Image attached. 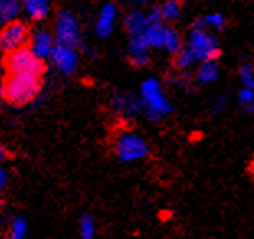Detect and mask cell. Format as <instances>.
<instances>
[{
  "label": "cell",
  "mask_w": 254,
  "mask_h": 239,
  "mask_svg": "<svg viewBox=\"0 0 254 239\" xmlns=\"http://www.w3.org/2000/svg\"><path fill=\"white\" fill-rule=\"evenodd\" d=\"M149 51H151V48L148 45V41L144 40L143 35L129 36V43H128L129 56H138V54H149Z\"/></svg>",
  "instance_id": "cell-18"
},
{
  "label": "cell",
  "mask_w": 254,
  "mask_h": 239,
  "mask_svg": "<svg viewBox=\"0 0 254 239\" xmlns=\"http://www.w3.org/2000/svg\"><path fill=\"white\" fill-rule=\"evenodd\" d=\"M149 62V54H138V56H129V64L133 67H144Z\"/></svg>",
  "instance_id": "cell-25"
},
{
  "label": "cell",
  "mask_w": 254,
  "mask_h": 239,
  "mask_svg": "<svg viewBox=\"0 0 254 239\" xmlns=\"http://www.w3.org/2000/svg\"><path fill=\"white\" fill-rule=\"evenodd\" d=\"M23 12L33 21L45 20L51 12V0H23Z\"/></svg>",
  "instance_id": "cell-14"
},
{
  "label": "cell",
  "mask_w": 254,
  "mask_h": 239,
  "mask_svg": "<svg viewBox=\"0 0 254 239\" xmlns=\"http://www.w3.org/2000/svg\"><path fill=\"white\" fill-rule=\"evenodd\" d=\"M113 108L125 117H133L136 113L143 112L141 97H133L128 94H118L113 97Z\"/></svg>",
  "instance_id": "cell-13"
},
{
  "label": "cell",
  "mask_w": 254,
  "mask_h": 239,
  "mask_svg": "<svg viewBox=\"0 0 254 239\" xmlns=\"http://www.w3.org/2000/svg\"><path fill=\"white\" fill-rule=\"evenodd\" d=\"M159 12L166 23H172L182 13V0H163L159 3Z\"/></svg>",
  "instance_id": "cell-17"
},
{
  "label": "cell",
  "mask_w": 254,
  "mask_h": 239,
  "mask_svg": "<svg viewBox=\"0 0 254 239\" xmlns=\"http://www.w3.org/2000/svg\"><path fill=\"white\" fill-rule=\"evenodd\" d=\"M55 36L61 45L77 48L82 41V30H80L79 20L67 10H61L56 15L55 21Z\"/></svg>",
  "instance_id": "cell-8"
},
{
  "label": "cell",
  "mask_w": 254,
  "mask_h": 239,
  "mask_svg": "<svg viewBox=\"0 0 254 239\" xmlns=\"http://www.w3.org/2000/svg\"><path fill=\"white\" fill-rule=\"evenodd\" d=\"M7 182H8V174L5 169H2V174H0V183H2L3 188H5V185H7Z\"/></svg>",
  "instance_id": "cell-27"
},
{
  "label": "cell",
  "mask_w": 254,
  "mask_h": 239,
  "mask_svg": "<svg viewBox=\"0 0 254 239\" xmlns=\"http://www.w3.org/2000/svg\"><path fill=\"white\" fill-rule=\"evenodd\" d=\"M143 36L148 41L151 50H166L171 54H177L184 48L181 35L172 26L167 25L166 21L149 25Z\"/></svg>",
  "instance_id": "cell-5"
},
{
  "label": "cell",
  "mask_w": 254,
  "mask_h": 239,
  "mask_svg": "<svg viewBox=\"0 0 254 239\" xmlns=\"http://www.w3.org/2000/svg\"><path fill=\"white\" fill-rule=\"evenodd\" d=\"M250 174H251V177L254 179V159L251 161V164H250Z\"/></svg>",
  "instance_id": "cell-29"
},
{
  "label": "cell",
  "mask_w": 254,
  "mask_h": 239,
  "mask_svg": "<svg viewBox=\"0 0 254 239\" xmlns=\"http://www.w3.org/2000/svg\"><path fill=\"white\" fill-rule=\"evenodd\" d=\"M223 107H225V99H218L217 100V107H215V112H220Z\"/></svg>",
  "instance_id": "cell-28"
},
{
  "label": "cell",
  "mask_w": 254,
  "mask_h": 239,
  "mask_svg": "<svg viewBox=\"0 0 254 239\" xmlns=\"http://www.w3.org/2000/svg\"><path fill=\"white\" fill-rule=\"evenodd\" d=\"M139 97L143 102V112L151 121L158 123L172 112L171 102L163 89V84L158 79H146L139 89Z\"/></svg>",
  "instance_id": "cell-3"
},
{
  "label": "cell",
  "mask_w": 254,
  "mask_h": 239,
  "mask_svg": "<svg viewBox=\"0 0 254 239\" xmlns=\"http://www.w3.org/2000/svg\"><path fill=\"white\" fill-rule=\"evenodd\" d=\"M5 74H23V75H36L45 77L46 62L45 59L31 51L30 46L20 48L17 51L7 53L3 59Z\"/></svg>",
  "instance_id": "cell-4"
},
{
  "label": "cell",
  "mask_w": 254,
  "mask_h": 239,
  "mask_svg": "<svg viewBox=\"0 0 254 239\" xmlns=\"http://www.w3.org/2000/svg\"><path fill=\"white\" fill-rule=\"evenodd\" d=\"M118 17V8L115 3H105L102 7L99 17L95 21V33L99 38H109L112 35L113 28H115V21Z\"/></svg>",
  "instance_id": "cell-11"
},
{
  "label": "cell",
  "mask_w": 254,
  "mask_h": 239,
  "mask_svg": "<svg viewBox=\"0 0 254 239\" xmlns=\"http://www.w3.org/2000/svg\"><path fill=\"white\" fill-rule=\"evenodd\" d=\"M31 33L30 28L21 20H12L3 25L2 33H0V50L3 54L17 51L20 48L30 46Z\"/></svg>",
  "instance_id": "cell-7"
},
{
  "label": "cell",
  "mask_w": 254,
  "mask_h": 239,
  "mask_svg": "<svg viewBox=\"0 0 254 239\" xmlns=\"http://www.w3.org/2000/svg\"><path fill=\"white\" fill-rule=\"evenodd\" d=\"M80 239H95V221L89 215L80 218Z\"/></svg>",
  "instance_id": "cell-21"
},
{
  "label": "cell",
  "mask_w": 254,
  "mask_h": 239,
  "mask_svg": "<svg viewBox=\"0 0 254 239\" xmlns=\"http://www.w3.org/2000/svg\"><path fill=\"white\" fill-rule=\"evenodd\" d=\"M128 5H133V7H143V5H148L151 0H122Z\"/></svg>",
  "instance_id": "cell-26"
},
{
  "label": "cell",
  "mask_w": 254,
  "mask_h": 239,
  "mask_svg": "<svg viewBox=\"0 0 254 239\" xmlns=\"http://www.w3.org/2000/svg\"><path fill=\"white\" fill-rule=\"evenodd\" d=\"M23 10V0H0V21L2 25L18 18Z\"/></svg>",
  "instance_id": "cell-16"
},
{
  "label": "cell",
  "mask_w": 254,
  "mask_h": 239,
  "mask_svg": "<svg viewBox=\"0 0 254 239\" xmlns=\"http://www.w3.org/2000/svg\"><path fill=\"white\" fill-rule=\"evenodd\" d=\"M174 64L177 69H189V67H192L193 64H197V59L193 58V54L190 51H189V48L184 45L182 50L176 54Z\"/></svg>",
  "instance_id": "cell-19"
},
{
  "label": "cell",
  "mask_w": 254,
  "mask_h": 239,
  "mask_svg": "<svg viewBox=\"0 0 254 239\" xmlns=\"http://www.w3.org/2000/svg\"><path fill=\"white\" fill-rule=\"evenodd\" d=\"M240 77H241L243 87H250V89H254V66L251 62L241 64Z\"/></svg>",
  "instance_id": "cell-23"
},
{
  "label": "cell",
  "mask_w": 254,
  "mask_h": 239,
  "mask_svg": "<svg viewBox=\"0 0 254 239\" xmlns=\"http://www.w3.org/2000/svg\"><path fill=\"white\" fill-rule=\"evenodd\" d=\"M113 149H115V154L122 162L141 161L149 154L148 143L143 138H139L138 134L128 131H123L115 138Z\"/></svg>",
  "instance_id": "cell-6"
},
{
  "label": "cell",
  "mask_w": 254,
  "mask_h": 239,
  "mask_svg": "<svg viewBox=\"0 0 254 239\" xmlns=\"http://www.w3.org/2000/svg\"><path fill=\"white\" fill-rule=\"evenodd\" d=\"M26 235V223L23 218H15L10 225L8 238L7 239H23Z\"/></svg>",
  "instance_id": "cell-24"
},
{
  "label": "cell",
  "mask_w": 254,
  "mask_h": 239,
  "mask_svg": "<svg viewBox=\"0 0 254 239\" xmlns=\"http://www.w3.org/2000/svg\"><path fill=\"white\" fill-rule=\"evenodd\" d=\"M186 46L193 54V58L197 59V62L217 61L221 54L218 40L208 28H205L203 21L200 18L193 21L192 28L189 31Z\"/></svg>",
  "instance_id": "cell-2"
},
{
  "label": "cell",
  "mask_w": 254,
  "mask_h": 239,
  "mask_svg": "<svg viewBox=\"0 0 254 239\" xmlns=\"http://www.w3.org/2000/svg\"><path fill=\"white\" fill-rule=\"evenodd\" d=\"M151 25L149 20V13L148 10H133L129 12L125 20H123V26H125L127 33L129 36H136V35H143L146 28Z\"/></svg>",
  "instance_id": "cell-12"
},
{
  "label": "cell",
  "mask_w": 254,
  "mask_h": 239,
  "mask_svg": "<svg viewBox=\"0 0 254 239\" xmlns=\"http://www.w3.org/2000/svg\"><path fill=\"white\" fill-rule=\"evenodd\" d=\"M50 62L63 75H72L75 70H77V64H79L77 48L56 43L55 50H53L50 56Z\"/></svg>",
  "instance_id": "cell-9"
},
{
  "label": "cell",
  "mask_w": 254,
  "mask_h": 239,
  "mask_svg": "<svg viewBox=\"0 0 254 239\" xmlns=\"http://www.w3.org/2000/svg\"><path fill=\"white\" fill-rule=\"evenodd\" d=\"M238 100L243 105V108L248 113H254V89H250V87H243L238 94Z\"/></svg>",
  "instance_id": "cell-22"
},
{
  "label": "cell",
  "mask_w": 254,
  "mask_h": 239,
  "mask_svg": "<svg viewBox=\"0 0 254 239\" xmlns=\"http://www.w3.org/2000/svg\"><path fill=\"white\" fill-rule=\"evenodd\" d=\"M43 87V77L23 74H3L2 99L12 107L33 102Z\"/></svg>",
  "instance_id": "cell-1"
},
{
  "label": "cell",
  "mask_w": 254,
  "mask_h": 239,
  "mask_svg": "<svg viewBox=\"0 0 254 239\" xmlns=\"http://www.w3.org/2000/svg\"><path fill=\"white\" fill-rule=\"evenodd\" d=\"M200 20L203 21L205 28H208L210 31L223 30L225 26H226V18H225L221 13H210V15H205V17H202Z\"/></svg>",
  "instance_id": "cell-20"
},
{
  "label": "cell",
  "mask_w": 254,
  "mask_h": 239,
  "mask_svg": "<svg viewBox=\"0 0 254 239\" xmlns=\"http://www.w3.org/2000/svg\"><path fill=\"white\" fill-rule=\"evenodd\" d=\"M220 69L217 66V61H203L198 64V69L195 72V80L200 85L213 84L218 79Z\"/></svg>",
  "instance_id": "cell-15"
},
{
  "label": "cell",
  "mask_w": 254,
  "mask_h": 239,
  "mask_svg": "<svg viewBox=\"0 0 254 239\" xmlns=\"http://www.w3.org/2000/svg\"><path fill=\"white\" fill-rule=\"evenodd\" d=\"M56 36L55 33H50L48 30H36L35 33H31L30 40V48L36 56H40L41 59H50L53 50L56 46Z\"/></svg>",
  "instance_id": "cell-10"
}]
</instances>
